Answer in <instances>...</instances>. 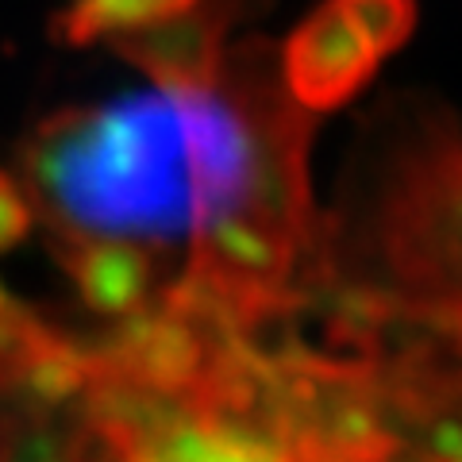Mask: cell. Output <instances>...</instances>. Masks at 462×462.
Instances as JSON below:
<instances>
[{"mask_svg": "<svg viewBox=\"0 0 462 462\" xmlns=\"http://www.w3.org/2000/svg\"><path fill=\"white\" fill-rule=\"evenodd\" d=\"M32 200L85 236L178 239L247 205L251 147L212 89H158L66 108L23 154Z\"/></svg>", "mask_w": 462, "mask_h": 462, "instance_id": "obj_1", "label": "cell"}, {"mask_svg": "<svg viewBox=\"0 0 462 462\" xmlns=\"http://www.w3.org/2000/svg\"><path fill=\"white\" fill-rule=\"evenodd\" d=\"M336 273L401 312L462 331V124L409 97L374 120L336 216L320 220Z\"/></svg>", "mask_w": 462, "mask_h": 462, "instance_id": "obj_2", "label": "cell"}, {"mask_svg": "<svg viewBox=\"0 0 462 462\" xmlns=\"http://www.w3.org/2000/svg\"><path fill=\"white\" fill-rule=\"evenodd\" d=\"M216 89L236 108L251 147V185L247 205L239 212H247L263 227L305 247L316 227L309 185V151L316 120L309 108H300L289 97L278 51L258 35L236 42V47H224Z\"/></svg>", "mask_w": 462, "mask_h": 462, "instance_id": "obj_3", "label": "cell"}, {"mask_svg": "<svg viewBox=\"0 0 462 462\" xmlns=\"http://www.w3.org/2000/svg\"><path fill=\"white\" fill-rule=\"evenodd\" d=\"M266 8L270 0H193L189 8L116 35L112 51L162 89H212L227 32Z\"/></svg>", "mask_w": 462, "mask_h": 462, "instance_id": "obj_4", "label": "cell"}, {"mask_svg": "<svg viewBox=\"0 0 462 462\" xmlns=\"http://www.w3.org/2000/svg\"><path fill=\"white\" fill-rule=\"evenodd\" d=\"M282 81L289 97L309 112H336L366 89L378 74L374 54L351 23L343 20L336 0H324L282 47Z\"/></svg>", "mask_w": 462, "mask_h": 462, "instance_id": "obj_5", "label": "cell"}, {"mask_svg": "<svg viewBox=\"0 0 462 462\" xmlns=\"http://www.w3.org/2000/svg\"><path fill=\"white\" fill-rule=\"evenodd\" d=\"M58 266L74 282L85 309L100 316H127L151 300L154 258L127 239L85 236V231H54L51 239Z\"/></svg>", "mask_w": 462, "mask_h": 462, "instance_id": "obj_6", "label": "cell"}, {"mask_svg": "<svg viewBox=\"0 0 462 462\" xmlns=\"http://www.w3.org/2000/svg\"><path fill=\"white\" fill-rule=\"evenodd\" d=\"M166 0H66L51 20V35L66 47H93L97 39H116L135 27L170 16Z\"/></svg>", "mask_w": 462, "mask_h": 462, "instance_id": "obj_7", "label": "cell"}, {"mask_svg": "<svg viewBox=\"0 0 462 462\" xmlns=\"http://www.w3.org/2000/svg\"><path fill=\"white\" fill-rule=\"evenodd\" d=\"M58 339L62 336H54L35 312L16 305V300L0 289V385L20 389L23 374L32 370Z\"/></svg>", "mask_w": 462, "mask_h": 462, "instance_id": "obj_8", "label": "cell"}, {"mask_svg": "<svg viewBox=\"0 0 462 462\" xmlns=\"http://www.w3.org/2000/svg\"><path fill=\"white\" fill-rule=\"evenodd\" d=\"M336 8L378 58L397 54L416 32V0H336Z\"/></svg>", "mask_w": 462, "mask_h": 462, "instance_id": "obj_9", "label": "cell"}, {"mask_svg": "<svg viewBox=\"0 0 462 462\" xmlns=\"http://www.w3.org/2000/svg\"><path fill=\"white\" fill-rule=\"evenodd\" d=\"M35 227V200L12 173L0 170V254H8L12 247L32 236Z\"/></svg>", "mask_w": 462, "mask_h": 462, "instance_id": "obj_10", "label": "cell"}, {"mask_svg": "<svg viewBox=\"0 0 462 462\" xmlns=\"http://www.w3.org/2000/svg\"><path fill=\"white\" fill-rule=\"evenodd\" d=\"M166 5H170V8H189L193 0H166Z\"/></svg>", "mask_w": 462, "mask_h": 462, "instance_id": "obj_11", "label": "cell"}]
</instances>
